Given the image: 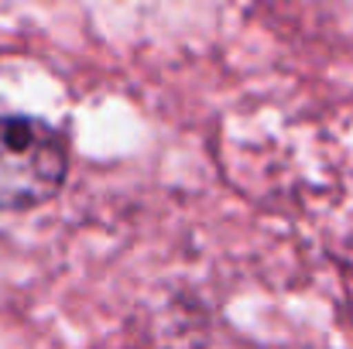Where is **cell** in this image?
<instances>
[{"label":"cell","instance_id":"obj_1","mask_svg":"<svg viewBox=\"0 0 353 349\" xmlns=\"http://www.w3.org/2000/svg\"><path fill=\"white\" fill-rule=\"evenodd\" d=\"M69 175L62 134L34 116H0V209H31L59 195Z\"/></svg>","mask_w":353,"mask_h":349}]
</instances>
